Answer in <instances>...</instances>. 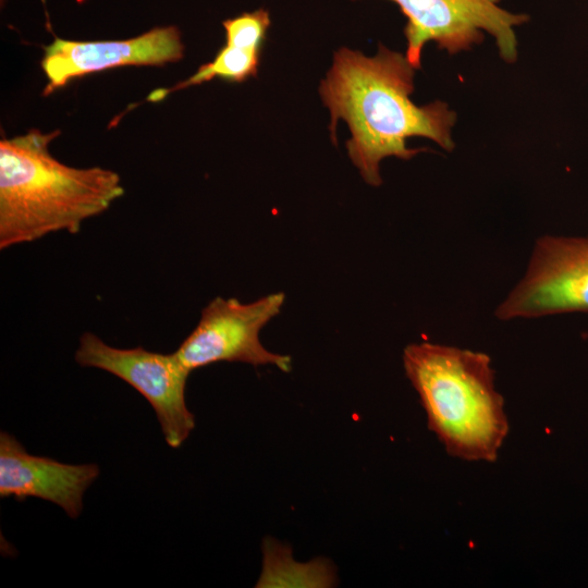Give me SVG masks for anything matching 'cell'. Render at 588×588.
Listing matches in <instances>:
<instances>
[{
	"label": "cell",
	"instance_id": "7a4b0ae2",
	"mask_svg": "<svg viewBox=\"0 0 588 588\" xmlns=\"http://www.w3.org/2000/svg\"><path fill=\"white\" fill-rule=\"evenodd\" d=\"M60 131L0 140V248L34 242L53 232L76 234L83 222L124 194L109 169L66 166L49 151Z\"/></svg>",
	"mask_w": 588,
	"mask_h": 588
},
{
	"label": "cell",
	"instance_id": "5b68a950",
	"mask_svg": "<svg viewBox=\"0 0 588 588\" xmlns=\"http://www.w3.org/2000/svg\"><path fill=\"white\" fill-rule=\"evenodd\" d=\"M75 362L105 370L138 391L154 408L168 445L177 449L195 427V417L185 402L189 371L174 355L140 346L117 348L91 332L79 339Z\"/></svg>",
	"mask_w": 588,
	"mask_h": 588
},
{
	"label": "cell",
	"instance_id": "52a82bcc",
	"mask_svg": "<svg viewBox=\"0 0 588 588\" xmlns=\"http://www.w3.org/2000/svg\"><path fill=\"white\" fill-rule=\"evenodd\" d=\"M573 311H588V236L544 235L495 316L510 320Z\"/></svg>",
	"mask_w": 588,
	"mask_h": 588
},
{
	"label": "cell",
	"instance_id": "8fae6325",
	"mask_svg": "<svg viewBox=\"0 0 588 588\" xmlns=\"http://www.w3.org/2000/svg\"><path fill=\"white\" fill-rule=\"evenodd\" d=\"M222 26L226 45L261 51L270 26V15L267 10L258 9L224 20Z\"/></svg>",
	"mask_w": 588,
	"mask_h": 588
},
{
	"label": "cell",
	"instance_id": "9c48e42d",
	"mask_svg": "<svg viewBox=\"0 0 588 588\" xmlns=\"http://www.w3.org/2000/svg\"><path fill=\"white\" fill-rule=\"evenodd\" d=\"M99 473L96 464H64L32 455L13 436L0 433L1 498L42 499L76 518L83 510V495Z\"/></svg>",
	"mask_w": 588,
	"mask_h": 588
},
{
	"label": "cell",
	"instance_id": "3957f363",
	"mask_svg": "<svg viewBox=\"0 0 588 588\" xmlns=\"http://www.w3.org/2000/svg\"><path fill=\"white\" fill-rule=\"evenodd\" d=\"M403 366L445 451L467 462H494L509 433L504 399L490 357L481 352L412 343Z\"/></svg>",
	"mask_w": 588,
	"mask_h": 588
},
{
	"label": "cell",
	"instance_id": "ba28073f",
	"mask_svg": "<svg viewBox=\"0 0 588 588\" xmlns=\"http://www.w3.org/2000/svg\"><path fill=\"white\" fill-rule=\"evenodd\" d=\"M44 50L40 64L48 79L44 95H49L73 78L107 69L176 62L183 58L184 45L179 28L166 26L122 40L56 38Z\"/></svg>",
	"mask_w": 588,
	"mask_h": 588
},
{
	"label": "cell",
	"instance_id": "30bf717a",
	"mask_svg": "<svg viewBox=\"0 0 588 588\" xmlns=\"http://www.w3.org/2000/svg\"><path fill=\"white\" fill-rule=\"evenodd\" d=\"M260 56L261 51L225 44L211 62L203 64L189 78L171 89L155 90L148 99L150 101L160 100L170 91L198 85L217 77L235 83L244 82L248 77L257 75Z\"/></svg>",
	"mask_w": 588,
	"mask_h": 588
},
{
	"label": "cell",
	"instance_id": "8992f818",
	"mask_svg": "<svg viewBox=\"0 0 588 588\" xmlns=\"http://www.w3.org/2000/svg\"><path fill=\"white\" fill-rule=\"evenodd\" d=\"M283 293H272L252 303L213 298L201 311L195 329L174 352L189 370L219 362H240L254 367L272 365L289 372L291 357L270 352L260 342L261 329L281 310Z\"/></svg>",
	"mask_w": 588,
	"mask_h": 588
},
{
	"label": "cell",
	"instance_id": "277c9868",
	"mask_svg": "<svg viewBox=\"0 0 588 588\" xmlns=\"http://www.w3.org/2000/svg\"><path fill=\"white\" fill-rule=\"evenodd\" d=\"M406 17L404 35L406 59L420 69L421 51L434 41L450 54L481 44L485 32L492 36L500 57L507 63L517 59L514 28L529 21L525 13H512L500 7L501 0H389Z\"/></svg>",
	"mask_w": 588,
	"mask_h": 588
},
{
	"label": "cell",
	"instance_id": "6da1fadb",
	"mask_svg": "<svg viewBox=\"0 0 588 588\" xmlns=\"http://www.w3.org/2000/svg\"><path fill=\"white\" fill-rule=\"evenodd\" d=\"M414 73L405 56L382 44L375 57L343 47L320 83L319 94L331 115V139L336 144V123L344 120L352 135L348 157L369 185H381L384 158L408 160L427 150L408 148L411 137L431 139L448 151L454 148L456 113L440 100L415 105L409 97Z\"/></svg>",
	"mask_w": 588,
	"mask_h": 588
}]
</instances>
